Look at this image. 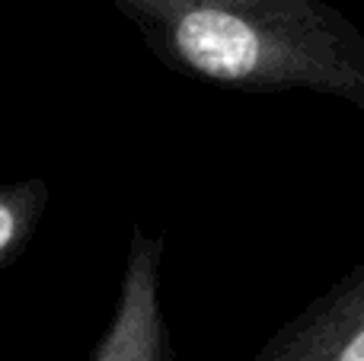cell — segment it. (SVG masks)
<instances>
[{
	"label": "cell",
	"instance_id": "obj_1",
	"mask_svg": "<svg viewBox=\"0 0 364 361\" xmlns=\"http://www.w3.org/2000/svg\"><path fill=\"white\" fill-rule=\"evenodd\" d=\"M179 55L214 80H243L259 64V38L224 10H195L176 29Z\"/></svg>",
	"mask_w": 364,
	"mask_h": 361
},
{
	"label": "cell",
	"instance_id": "obj_2",
	"mask_svg": "<svg viewBox=\"0 0 364 361\" xmlns=\"http://www.w3.org/2000/svg\"><path fill=\"white\" fill-rule=\"evenodd\" d=\"M23 224H26V211L16 198H6L0 195V256L10 253V247L19 240L23 234Z\"/></svg>",
	"mask_w": 364,
	"mask_h": 361
},
{
	"label": "cell",
	"instance_id": "obj_3",
	"mask_svg": "<svg viewBox=\"0 0 364 361\" xmlns=\"http://www.w3.org/2000/svg\"><path fill=\"white\" fill-rule=\"evenodd\" d=\"M342 361H364V333H358V336L348 343V349L342 352Z\"/></svg>",
	"mask_w": 364,
	"mask_h": 361
}]
</instances>
